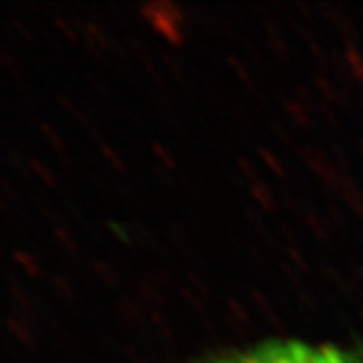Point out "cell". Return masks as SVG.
<instances>
[{
  "mask_svg": "<svg viewBox=\"0 0 363 363\" xmlns=\"http://www.w3.org/2000/svg\"><path fill=\"white\" fill-rule=\"evenodd\" d=\"M192 363H363V351L303 341H264L248 350L218 353Z\"/></svg>",
  "mask_w": 363,
  "mask_h": 363,
  "instance_id": "obj_1",
  "label": "cell"
},
{
  "mask_svg": "<svg viewBox=\"0 0 363 363\" xmlns=\"http://www.w3.org/2000/svg\"><path fill=\"white\" fill-rule=\"evenodd\" d=\"M6 327L13 331L16 337L21 339V341H25V343H30V335H28V329H26V325L23 321H18V319H14V317H6Z\"/></svg>",
  "mask_w": 363,
  "mask_h": 363,
  "instance_id": "obj_2",
  "label": "cell"
},
{
  "mask_svg": "<svg viewBox=\"0 0 363 363\" xmlns=\"http://www.w3.org/2000/svg\"><path fill=\"white\" fill-rule=\"evenodd\" d=\"M0 65L4 67L6 71H11V73H13V75H16V77L21 75V69L16 67L18 63L14 61L13 55H9L6 51H2V49H0Z\"/></svg>",
  "mask_w": 363,
  "mask_h": 363,
  "instance_id": "obj_3",
  "label": "cell"
},
{
  "mask_svg": "<svg viewBox=\"0 0 363 363\" xmlns=\"http://www.w3.org/2000/svg\"><path fill=\"white\" fill-rule=\"evenodd\" d=\"M14 259H16V262H21L30 274H37V267H35V262L30 260L28 255H25V252H14Z\"/></svg>",
  "mask_w": 363,
  "mask_h": 363,
  "instance_id": "obj_4",
  "label": "cell"
},
{
  "mask_svg": "<svg viewBox=\"0 0 363 363\" xmlns=\"http://www.w3.org/2000/svg\"><path fill=\"white\" fill-rule=\"evenodd\" d=\"M0 194H2V198L9 202V198H13L14 196V190H13V186L9 184V182L4 180L2 176H0Z\"/></svg>",
  "mask_w": 363,
  "mask_h": 363,
  "instance_id": "obj_5",
  "label": "cell"
},
{
  "mask_svg": "<svg viewBox=\"0 0 363 363\" xmlns=\"http://www.w3.org/2000/svg\"><path fill=\"white\" fill-rule=\"evenodd\" d=\"M11 295H13V298L16 301V303H21V305H25L26 307V295L18 289V286H11Z\"/></svg>",
  "mask_w": 363,
  "mask_h": 363,
  "instance_id": "obj_6",
  "label": "cell"
},
{
  "mask_svg": "<svg viewBox=\"0 0 363 363\" xmlns=\"http://www.w3.org/2000/svg\"><path fill=\"white\" fill-rule=\"evenodd\" d=\"M6 208H9V204H6V200L0 194V212H6Z\"/></svg>",
  "mask_w": 363,
  "mask_h": 363,
  "instance_id": "obj_7",
  "label": "cell"
},
{
  "mask_svg": "<svg viewBox=\"0 0 363 363\" xmlns=\"http://www.w3.org/2000/svg\"><path fill=\"white\" fill-rule=\"evenodd\" d=\"M0 259H2V250H0Z\"/></svg>",
  "mask_w": 363,
  "mask_h": 363,
  "instance_id": "obj_8",
  "label": "cell"
}]
</instances>
